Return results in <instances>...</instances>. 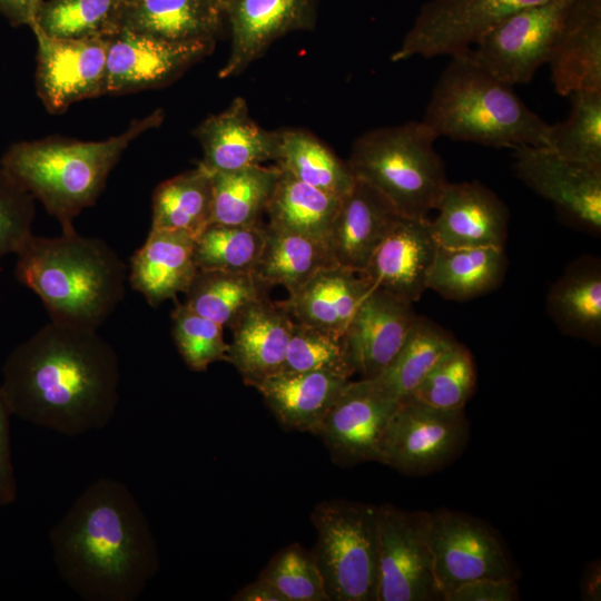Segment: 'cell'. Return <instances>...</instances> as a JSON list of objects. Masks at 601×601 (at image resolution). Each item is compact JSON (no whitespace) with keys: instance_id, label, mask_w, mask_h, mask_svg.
<instances>
[{"instance_id":"cell-4","label":"cell","mask_w":601,"mask_h":601,"mask_svg":"<svg viewBox=\"0 0 601 601\" xmlns=\"http://www.w3.org/2000/svg\"><path fill=\"white\" fill-rule=\"evenodd\" d=\"M164 111L135 119L128 128L99 141L60 136L12 144L2 155L4 167L61 226L75 230L73 219L92 206L126 148L147 130L157 128Z\"/></svg>"},{"instance_id":"cell-7","label":"cell","mask_w":601,"mask_h":601,"mask_svg":"<svg viewBox=\"0 0 601 601\" xmlns=\"http://www.w3.org/2000/svg\"><path fill=\"white\" fill-rule=\"evenodd\" d=\"M312 550L329 601H377V505L345 499L318 503L311 514Z\"/></svg>"},{"instance_id":"cell-36","label":"cell","mask_w":601,"mask_h":601,"mask_svg":"<svg viewBox=\"0 0 601 601\" xmlns=\"http://www.w3.org/2000/svg\"><path fill=\"white\" fill-rule=\"evenodd\" d=\"M341 199L280 169L265 213L269 225L307 236L328 247L331 228Z\"/></svg>"},{"instance_id":"cell-23","label":"cell","mask_w":601,"mask_h":601,"mask_svg":"<svg viewBox=\"0 0 601 601\" xmlns=\"http://www.w3.org/2000/svg\"><path fill=\"white\" fill-rule=\"evenodd\" d=\"M554 89L569 97L601 91V0H573L548 60Z\"/></svg>"},{"instance_id":"cell-3","label":"cell","mask_w":601,"mask_h":601,"mask_svg":"<svg viewBox=\"0 0 601 601\" xmlns=\"http://www.w3.org/2000/svg\"><path fill=\"white\" fill-rule=\"evenodd\" d=\"M16 256V278L41 299L52 322L98 329L124 298L127 266L100 238L76 229L32 234Z\"/></svg>"},{"instance_id":"cell-40","label":"cell","mask_w":601,"mask_h":601,"mask_svg":"<svg viewBox=\"0 0 601 601\" xmlns=\"http://www.w3.org/2000/svg\"><path fill=\"white\" fill-rule=\"evenodd\" d=\"M568 118L551 125L550 145L558 155L601 169V91L571 93Z\"/></svg>"},{"instance_id":"cell-16","label":"cell","mask_w":601,"mask_h":601,"mask_svg":"<svg viewBox=\"0 0 601 601\" xmlns=\"http://www.w3.org/2000/svg\"><path fill=\"white\" fill-rule=\"evenodd\" d=\"M398 402L381 395L371 381H348L314 431L342 466L378 462L385 426Z\"/></svg>"},{"instance_id":"cell-20","label":"cell","mask_w":601,"mask_h":601,"mask_svg":"<svg viewBox=\"0 0 601 601\" xmlns=\"http://www.w3.org/2000/svg\"><path fill=\"white\" fill-rule=\"evenodd\" d=\"M432 220L442 247H504L509 210L500 197L479 181L450 183Z\"/></svg>"},{"instance_id":"cell-12","label":"cell","mask_w":601,"mask_h":601,"mask_svg":"<svg viewBox=\"0 0 601 601\" xmlns=\"http://www.w3.org/2000/svg\"><path fill=\"white\" fill-rule=\"evenodd\" d=\"M545 1L549 0H428L391 60L463 52L504 18Z\"/></svg>"},{"instance_id":"cell-21","label":"cell","mask_w":601,"mask_h":601,"mask_svg":"<svg viewBox=\"0 0 601 601\" xmlns=\"http://www.w3.org/2000/svg\"><path fill=\"white\" fill-rule=\"evenodd\" d=\"M416 317L413 303L373 286L345 333L355 373L362 378L377 376L404 344Z\"/></svg>"},{"instance_id":"cell-10","label":"cell","mask_w":601,"mask_h":601,"mask_svg":"<svg viewBox=\"0 0 601 601\" xmlns=\"http://www.w3.org/2000/svg\"><path fill=\"white\" fill-rule=\"evenodd\" d=\"M377 601H440L428 535V512L377 505Z\"/></svg>"},{"instance_id":"cell-8","label":"cell","mask_w":601,"mask_h":601,"mask_svg":"<svg viewBox=\"0 0 601 601\" xmlns=\"http://www.w3.org/2000/svg\"><path fill=\"white\" fill-rule=\"evenodd\" d=\"M469 436L464 410H439L406 397L385 426L378 463L407 475L428 474L454 460Z\"/></svg>"},{"instance_id":"cell-37","label":"cell","mask_w":601,"mask_h":601,"mask_svg":"<svg viewBox=\"0 0 601 601\" xmlns=\"http://www.w3.org/2000/svg\"><path fill=\"white\" fill-rule=\"evenodd\" d=\"M272 288L253 272L199 270L183 302L223 326L246 305L269 297Z\"/></svg>"},{"instance_id":"cell-35","label":"cell","mask_w":601,"mask_h":601,"mask_svg":"<svg viewBox=\"0 0 601 601\" xmlns=\"http://www.w3.org/2000/svg\"><path fill=\"white\" fill-rule=\"evenodd\" d=\"M275 164L296 179L335 197H344L355 185V177L319 138L303 129L279 130Z\"/></svg>"},{"instance_id":"cell-14","label":"cell","mask_w":601,"mask_h":601,"mask_svg":"<svg viewBox=\"0 0 601 601\" xmlns=\"http://www.w3.org/2000/svg\"><path fill=\"white\" fill-rule=\"evenodd\" d=\"M30 28L37 40V93L49 112L106 95L109 38L61 39Z\"/></svg>"},{"instance_id":"cell-32","label":"cell","mask_w":601,"mask_h":601,"mask_svg":"<svg viewBox=\"0 0 601 601\" xmlns=\"http://www.w3.org/2000/svg\"><path fill=\"white\" fill-rule=\"evenodd\" d=\"M455 342L450 332L426 317L417 316L391 363L377 376L367 380L381 395L400 402L411 395Z\"/></svg>"},{"instance_id":"cell-31","label":"cell","mask_w":601,"mask_h":601,"mask_svg":"<svg viewBox=\"0 0 601 601\" xmlns=\"http://www.w3.org/2000/svg\"><path fill=\"white\" fill-rule=\"evenodd\" d=\"M264 246L256 274L270 288L294 293L323 268L336 265L329 248L307 236L264 224Z\"/></svg>"},{"instance_id":"cell-15","label":"cell","mask_w":601,"mask_h":601,"mask_svg":"<svg viewBox=\"0 0 601 601\" xmlns=\"http://www.w3.org/2000/svg\"><path fill=\"white\" fill-rule=\"evenodd\" d=\"M513 149L516 176L559 210L593 233L601 230V169L564 158L548 147Z\"/></svg>"},{"instance_id":"cell-51","label":"cell","mask_w":601,"mask_h":601,"mask_svg":"<svg viewBox=\"0 0 601 601\" xmlns=\"http://www.w3.org/2000/svg\"><path fill=\"white\" fill-rule=\"evenodd\" d=\"M121 1H122L124 6H127V4H129L130 2H132L134 0H121ZM124 8H125V7H124Z\"/></svg>"},{"instance_id":"cell-13","label":"cell","mask_w":601,"mask_h":601,"mask_svg":"<svg viewBox=\"0 0 601 601\" xmlns=\"http://www.w3.org/2000/svg\"><path fill=\"white\" fill-rule=\"evenodd\" d=\"M214 47V39L174 41L121 28L109 38L105 92L122 95L166 86Z\"/></svg>"},{"instance_id":"cell-38","label":"cell","mask_w":601,"mask_h":601,"mask_svg":"<svg viewBox=\"0 0 601 601\" xmlns=\"http://www.w3.org/2000/svg\"><path fill=\"white\" fill-rule=\"evenodd\" d=\"M121 0H45L30 27L61 39L110 38L121 29Z\"/></svg>"},{"instance_id":"cell-11","label":"cell","mask_w":601,"mask_h":601,"mask_svg":"<svg viewBox=\"0 0 601 601\" xmlns=\"http://www.w3.org/2000/svg\"><path fill=\"white\" fill-rule=\"evenodd\" d=\"M428 535L443 598L476 579H516V569L500 536L480 519L437 509L428 512Z\"/></svg>"},{"instance_id":"cell-18","label":"cell","mask_w":601,"mask_h":601,"mask_svg":"<svg viewBox=\"0 0 601 601\" xmlns=\"http://www.w3.org/2000/svg\"><path fill=\"white\" fill-rule=\"evenodd\" d=\"M439 247L432 220L401 215L363 273L374 287L417 302L427 289Z\"/></svg>"},{"instance_id":"cell-5","label":"cell","mask_w":601,"mask_h":601,"mask_svg":"<svg viewBox=\"0 0 601 601\" xmlns=\"http://www.w3.org/2000/svg\"><path fill=\"white\" fill-rule=\"evenodd\" d=\"M422 121L436 135L487 147H549L551 125L464 53L451 56Z\"/></svg>"},{"instance_id":"cell-1","label":"cell","mask_w":601,"mask_h":601,"mask_svg":"<svg viewBox=\"0 0 601 601\" xmlns=\"http://www.w3.org/2000/svg\"><path fill=\"white\" fill-rule=\"evenodd\" d=\"M119 385L118 355L97 329L50 321L10 352L0 388L12 416L73 437L111 422Z\"/></svg>"},{"instance_id":"cell-50","label":"cell","mask_w":601,"mask_h":601,"mask_svg":"<svg viewBox=\"0 0 601 601\" xmlns=\"http://www.w3.org/2000/svg\"><path fill=\"white\" fill-rule=\"evenodd\" d=\"M582 599L588 601H599L601 599V568L600 562L589 563L581 581Z\"/></svg>"},{"instance_id":"cell-28","label":"cell","mask_w":601,"mask_h":601,"mask_svg":"<svg viewBox=\"0 0 601 601\" xmlns=\"http://www.w3.org/2000/svg\"><path fill=\"white\" fill-rule=\"evenodd\" d=\"M225 18L220 0H134L121 28L174 41L215 40Z\"/></svg>"},{"instance_id":"cell-26","label":"cell","mask_w":601,"mask_h":601,"mask_svg":"<svg viewBox=\"0 0 601 601\" xmlns=\"http://www.w3.org/2000/svg\"><path fill=\"white\" fill-rule=\"evenodd\" d=\"M372 288L364 273L334 265L317 272L279 303L296 322L345 335Z\"/></svg>"},{"instance_id":"cell-9","label":"cell","mask_w":601,"mask_h":601,"mask_svg":"<svg viewBox=\"0 0 601 601\" xmlns=\"http://www.w3.org/2000/svg\"><path fill=\"white\" fill-rule=\"evenodd\" d=\"M572 1L549 0L522 9L491 27L463 52L475 65L512 87L529 83L536 70L548 63L553 41Z\"/></svg>"},{"instance_id":"cell-34","label":"cell","mask_w":601,"mask_h":601,"mask_svg":"<svg viewBox=\"0 0 601 601\" xmlns=\"http://www.w3.org/2000/svg\"><path fill=\"white\" fill-rule=\"evenodd\" d=\"M213 220L226 225H256L276 188L280 168L255 165L227 171H209Z\"/></svg>"},{"instance_id":"cell-17","label":"cell","mask_w":601,"mask_h":601,"mask_svg":"<svg viewBox=\"0 0 601 601\" xmlns=\"http://www.w3.org/2000/svg\"><path fill=\"white\" fill-rule=\"evenodd\" d=\"M317 0H229L225 17L231 45L221 79L242 73L279 38L289 32L312 30Z\"/></svg>"},{"instance_id":"cell-24","label":"cell","mask_w":601,"mask_h":601,"mask_svg":"<svg viewBox=\"0 0 601 601\" xmlns=\"http://www.w3.org/2000/svg\"><path fill=\"white\" fill-rule=\"evenodd\" d=\"M400 216L385 197L356 179L342 197L329 233L336 265L363 273Z\"/></svg>"},{"instance_id":"cell-6","label":"cell","mask_w":601,"mask_h":601,"mask_svg":"<svg viewBox=\"0 0 601 601\" xmlns=\"http://www.w3.org/2000/svg\"><path fill=\"white\" fill-rule=\"evenodd\" d=\"M436 139L422 120L376 128L354 141L346 161L400 215L428 218L449 184Z\"/></svg>"},{"instance_id":"cell-43","label":"cell","mask_w":601,"mask_h":601,"mask_svg":"<svg viewBox=\"0 0 601 601\" xmlns=\"http://www.w3.org/2000/svg\"><path fill=\"white\" fill-rule=\"evenodd\" d=\"M258 578L285 601H329L312 550L299 543H292L274 554Z\"/></svg>"},{"instance_id":"cell-52","label":"cell","mask_w":601,"mask_h":601,"mask_svg":"<svg viewBox=\"0 0 601 601\" xmlns=\"http://www.w3.org/2000/svg\"><path fill=\"white\" fill-rule=\"evenodd\" d=\"M220 1H221V3H223L224 9H226V6H227V3H228L229 0H220Z\"/></svg>"},{"instance_id":"cell-29","label":"cell","mask_w":601,"mask_h":601,"mask_svg":"<svg viewBox=\"0 0 601 601\" xmlns=\"http://www.w3.org/2000/svg\"><path fill=\"white\" fill-rule=\"evenodd\" d=\"M548 309L565 333L594 344L601 336V268L595 258L570 265L551 287Z\"/></svg>"},{"instance_id":"cell-45","label":"cell","mask_w":601,"mask_h":601,"mask_svg":"<svg viewBox=\"0 0 601 601\" xmlns=\"http://www.w3.org/2000/svg\"><path fill=\"white\" fill-rule=\"evenodd\" d=\"M35 197L0 165V258L17 254L32 235Z\"/></svg>"},{"instance_id":"cell-22","label":"cell","mask_w":601,"mask_h":601,"mask_svg":"<svg viewBox=\"0 0 601 601\" xmlns=\"http://www.w3.org/2000/svg\"><path fill=\"white\" fill-rule=\"evenodd\" d=\"M194 136L203 149L199 164L208 171L264 165L278 157L279 130L258 126L242 97H236L224 111L204 119Z\"/></svg>"},{"instance_id":"cell-2","label":"cell","mask_w":601,"mask_h":601,"mask_svg":"<svg viewBox=\"0 0 601 601\" xmlns=\"http://www.w3.org/2000/svg\"><path fill=\"white\" fill-rule=\"evenodd\" d=\"M53 562L85 601H134L160 568L156 538L130 489L91 482L49 531Z\"/></svg>"},{"instance_id":"cell-39","label":"cell","mask_w":601,"mask_h":601,"mask_svg":"<svg viewBox=\"0 0 601 601\" xmlns=\"http://www.w3.org/2000/svg\"><path fill=\"white\" fill-rule=\"evenodd\" d=\"M264 224L210 223L195 238L199 270L254 272L264 246Z\"/></svg>"},{"instance_id":"cell-33","label":"cell","mask_w":601,"mask_h":601,"mask_svg":"<svg viewBox=\"0 0 601 601\" xmlns=\"http://www.w3.org/2000/svg\"><path fill=\"white\" fill-rule=\"evenodd\" d=\"M211 220V179L200 164L156 187L151 228L180 230L196 238Z\"/></svg>"},{"instance_id":"cell-19","label":"cell","mask_w":601,"mask_h":601,"mask_svg":"<svg viewBox=\"0 0 601 601\" xmlns=\"http://www.w3.org/2000/svg\"><path fill=\"white\" fill-rule=\"evenodd\" d=\"M294 319L279 302L269 297L253 302L229 321L233 342L228 359L246 385L257 387L280 373Z\"/></svg>"},{"instance_id":"cell-48","label":"cell","mask_w":601,"mask_h":601,"mask_svg":"<svg viewBox=\"0 0 601 601\" xmlns=\"http://www.w3.org/2000/svg\"><path fill=\"white\" fill-rule=\"evenodd\" d=\"M43 1L45 0H0V13L13 27H30Z\"/></svg>"},{"instance_id":"cell-30","label":"cell","mask_w":601,"mask_h":601,"mask_svg":"<svg viewBox=\"0 0 601 601\" xmlns=\"http://www.w3.org/2000/svg\"><path fill=\"white\" fill-rule=\"evenodd\" d=\"M506 269L502 247H439L427 289L452 300L477 297L496 288Z\"/></svg>"},{"instance_id":"cell-46","label":"cell","mask_w":601,"mask_h":601,"mask_svg":"<svg viewBox=\"0 0 601 601\" xmlns=\"http://www.w3.org/2000/svg\"><path fill=\"white\" fill-rule=\"evenodd\" d=\"M519 590L514 579H476L447 592L443 601H515Z\"/></svg>"},{"instance_id":"cell-49","label":"cell","mask_w":601,"mask_h":601,"mask_svg":"<svg viewBox=\"0 0 601 601\" xmlns=\"http://www.w3.org/2000/svg\"><path fill=\"white\" fill-rule=\"evenodd\" d=\"M233 601H285L266 581L257 578L245 585L230 599Z\"/></svg>"},{"instance_id":"cell-44","label":"cell","mask_w":601,"mask_h":601,"mask_svg":"<svg viewBox=\"0 0 601 601\" xmlns=\"http://www.w3.org/2000/svg\"><path fill=\"white\" fill-rule=\"evenodd\" d=\"M175 303L171 332L185 364L191 371L205 372L215 362H227L229 344L224 339V326L198 315L178 299Z\"/></svg>"},{"instance_id":"cell-47","label":"cell","mask_w":601,"mask_h":601,"mask_svg":"<svg viewBox=\"0 0 601 601\" xmlns=\"http://www.w3.org/2000/svg\"><path fill=\"white\" fill-rule=\"evenodd\" d=\"M11 416L0 388V508L12 504L18 496L11 449Z\"/></svg>"},{"instance_id":"cell-41","label":"cell","mask_w":601,"mask_h":601,"mask_svg":"<svg viewBox=\"0 0 601 601\" xmlns=\"http://www.w3.org/2000/svg\"><path fill=\"white\" fill-rule=\"evenodd\" d=\"M475 385L473 356L465 345L456 341L407 397L439 410H464Z\"/></svg>"},{"instance_id":"cell-27","label":"cell","mask_w":601,"mask_h":601,"mask_svg":"<svg viewBox=\"0 0 601 601\" xmlns=\"http://www.w3.org/2000/svg\"><path fill=\"white\" fill-rule=\"evenodd\" d=\"M349 380L328 372H280L256 387L279 424L312 434Z\"/></svg>"},{"instance_id":"cell-25","label":"cell","mask_w":601,"mask_h":601,"mask_svg":"<svg viewBox=\"0 0 601 601\" xmlns=\"http://www.w3.org/2000/svg\"><path fill=\"white\" fill-rule=\"evenodd\" d=\"M198 272L195 238L180 230L150 228L130 259L128 280L152 307L185 293Z\"/></svg>"},{"instance_id":"cell-42","label":"cell","mask_w":601,"mask_h":601,"mask_svg":"<svg viewBox=\"0 0 601 601\" xmlns=\"http://www.w3.org/2000/svg\"><path fill=\"white\" fill-rule=\"evenodd\" d=\"M328 372L351 378L355 374L345 335L294 321L280 372Z\"/></svg>"}]
</instances>
